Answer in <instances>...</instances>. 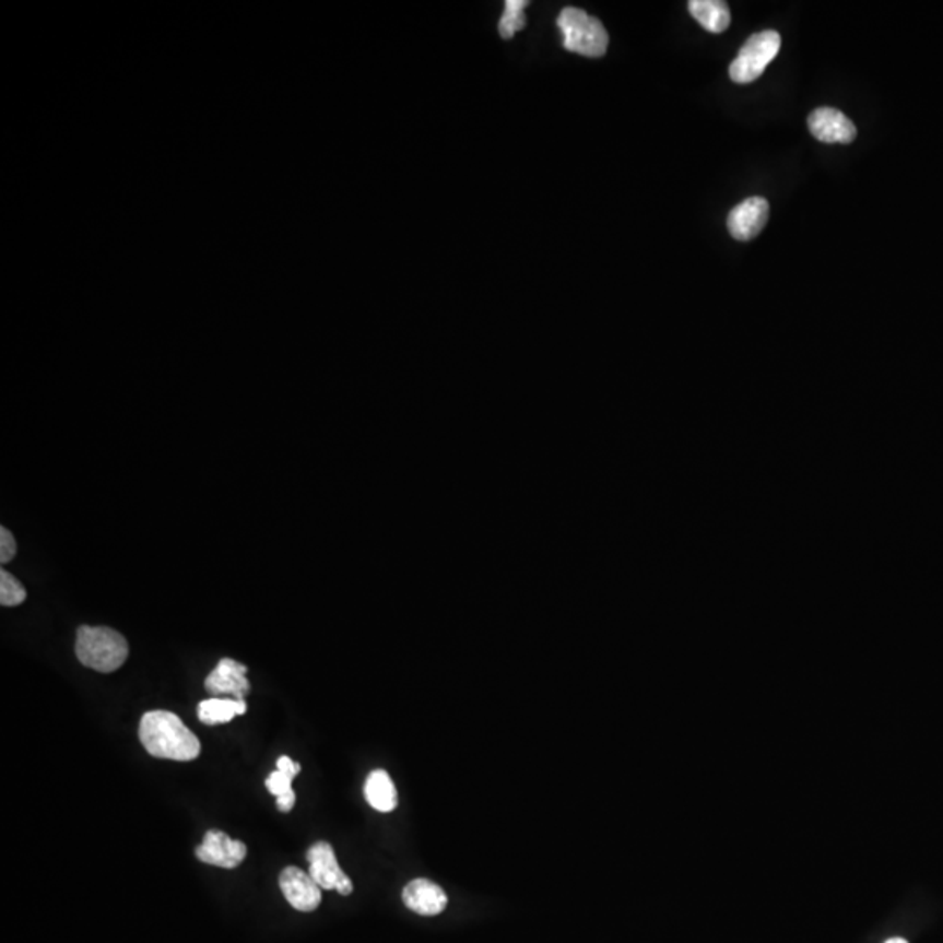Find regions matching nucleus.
<instances>
[{
	"mask_svg": "<svg viewBox=\"0 0 943 943\" xmlns=\"http://www.w3.org/2000/svg\"><path fill=\"white\" fill-rule=\"evenodd\" d=\"M557 26L562 31L566 51L600 58L609 48V32L603 23L598 17L589 16L582 9H563L557 16Z\"/></svg>",
	"mask_w": 943,
	"mask_h": 943,
	"instance_id": "nucleus-3",
	"label": "nucleus"
},
{
	"mask_svg": "<svg viewBox=\"0 0 943 943\" xmlns=\"http://www.w3.org/2000/svg\"><path fill=\"white\" fill-rule=\"evenodd\" d=\"M140 743L149 755L166 761L191 762L201 753L200 740L172 711H148L140 720Z\"/></svg>",
	"mask_w": 943,
	"mask_h": 943,
	"instance_id": "nucleus-1",
	"label": "nucleus"
},
{
	"mask_svg": "<svg viewBox=\"0 0 943 943\" xmlns=\"http://www.w3.org/2000/svg\"><path fill=\"white\" fill-rule=\"evenodd\" d=\"M809 131L823 144H851L857 139V127L840 110L820 107L809 114Z\"/></svg>",
	"mask_w": 943,
	"mask_h": 943,
	"instance_id": "nucleus-6",
	"label": "nucleus"
},
{
	"mask_svg": "<svg viewBox=\"0 0 943 943\" xmlns=\"http://www.w3.org/2000/svg\"><path fill=\"white\" fill-rule=\"evenodd\" d=\"M402 900L409 910L420 916H439L448 907V896L443 887L428 879H414L402 892Z\"/></svg>",
	"mask_w": 943,
	"mask_h": 943,
	"instance_id": "nucleus-11",
	"label": "nucleus"
},
{
	"mask_svg": "<svg viewBox=\"0 0 943 943\" xmlns=\"http://www.w3.org/2000/svg\"><path fill=\"white\" fill-rule=\"evenodd\" d=\"M128 641L110 627L81 626L75 638V656L81 664L98 673H113L127 662Z\"/></svg>",
	"mask_w": 943,
	"mask_h": 943,
	"instance_id": "nucleus-2",
	"label": "nucleus"
},
{
	"mask_svg": "<svg viewBox=\"0 0 943 943\" xmlns=\"http://www.w3.org/2000/svg\"><path fill=\"white\" fill-rule=\"evenodd\" d=\"M306 860L309 861L308 874L322 889H335L340 895H352L353 884L349 875L341 870L331 844L317 842L309 848Z\"/></svg>",
	"mask_w": 943,
	"mask_h": 943,
	"instance_id": "nucleus-5",
	"label": "nucleus"
},
{
	"mask_svg": "<svg viewBox=\"0 0 943 943\" xmlns=\"http://www.w3.org/2000/svg\"><path fill=\"white\" fill-rule=\"evenodd\" d=\"M769 221V203L761 196H753L732 209L727 217V227L732 238L738 241H750L761 235Z\"/></svg>",
	"mask_w": 943,
	"mask_h": 943,
	"instance_id": "nucleus-8",
	"label": "nucleus"
},
{
	"mask_svg": "<svg viewBox=\"0 0 943 943\" xmlns=\"http://www.w3.org/2000/svg\"><path fill=\"white\" fill-rule=\"evenodd\" d=\"M688 11L709 34H723L731 25V9L722 0H691Z\"/></svg>",
	"mask_w": 943,
	"mask_h": 943,
	"instance_id": "nucleus-12",
	"label": "nucleus"
},
{
	"mask_svg": "<svg viewBox=\"0 0 943 943\" xmlns=\"http://www.w3.org/2000/svg\"><path fill=\"white\" fill-rule=\"evenodd\" d=\"M196 857L207 865L236 869L247 858V846L231 839L224 832L210 830L204 835L203 844L196 848Z\"/></svg>",
	"mask_w": 943,
	"mask_h": 943,
	"instance_id": "nucleus-9",
	"label": "nucleus"
},
{
	"mask_svg": "<svg viewBox=\"0 0 943 943\" xmlns=\"http://www.w3.org/2000/svg\"><path fill=\"white\" fill-rule=\"evenodd\" d=\"M26 600L25 587L14 578L13 575L2 569L0 571V604L2 606H17Z\"/></svg>",
	"mask_w": 943,
	"mask_h": 943,
	"instance_id": "nucleus-16",
	"label": "nucleus"
},
{
	"mask_svg": "<svg viewBox=\"0 0 943 943\" xmlns=\"http://www.w3.org/2000/svg\"><path fill=\"white\" fill-rule=\"evenodd\" d=\"M527 5V0H507L505 2V11L502 14L500 25H498V31H500L504 39H512L516 32L522 31L527 26V17H524Z\"/></svg>",
	"mask_w": 943,
	"mask_h": 943,
	"instance_id": "nucleus-15",
	"label": "nucleus"
},
{
	"mask_svg": "<svg viewBox=\"0 0 943 943\" xmlns=\"http://www.w3.org/2000/svg\"><path fill=\"white\" fill-rule=\"evenodd\" d=\"M276 769L288 774L291 778H296L297 774L300 773V764L292 761L288 756H280L279 762H276Z\"/></svg>",
	"mask_w": 943,
	"mask_h": 943,
	"instance_id": "nucleus-19",
	"label": "nucleus"
},
{
	"mask_svg": "<svg viewBox=\"0 0 943 943\" xmlns=\"http://www.w3.org/2000/svg\"><path fill=\"white\" fill-rule=\"evenodd\" d=\"M886 943H909V942H907V940H904V939H892V940H887Z\"/></svg>",
	"mask_w": 943,
	"mask_h": 943,
	"instance_id": "nucleus-21",
	"label": "nucleus"
},
{
	"mask_svg": "<svg viewBox=\"0 0 943 943\" xmlns=\"http://www.w3.org/2000/svg\"><path fill=\"white\" fill-rule=\"evenodd\" d=\"M16 554V540L8 528H0V562L2 565L11 562Z\"/></svg>",
	"mask_w": 943,
	"mask_h": 943,
	"instance_id": "nucleus-18",
	"label": "nucleus"
},
{
	"mask_svg": "<svg viewBox=\"0 0 943 943\" xmlns=\"http://www.w3.org/2000/svg\"><path fill=\"white\" fill-rule=\"evenodd\" d=\"M781 49V35L778 32L765 31L755 34L744 43L740 55L731 63L729 75L734 83L748 84L764 74L765 69Z\"/></svg>",
	"mask_w": 943,
	"mask_h": 943,
	"instance_id": "nucleus-4",
	"label": "nucleus"
},
{
	"mask_svg": "<svg viewBox=\"0 0 943 943\" xmlns=\"http://www.w3.org/2000/svg\"><path fill=\"white\" fill-rule=\"evenodd\" d=\"M294 804H296V793H294V790L276 799V808H279L280 813H291Z\"/></svg>",
	"mask_w": 943,
	"mask_h": 943,
	"instance_id": "nucleus-20",
	"label": "nucleus"
},
{
	"mask_svg": "<svg viewBox=\"0 0 943 943\" xmlns=\"http://www.w3.org/2000/svg\"><path fill=\"white\" fill-rule=\"evenodd\" d=\"M279 883L285 900L299 912H314L322 901V887L297 867L283 869Z\"/></svg>",
	"mask_w": 943,
	"mask_h": 943,
	"instance_id": "nucleus-7",
	"label": "nucleus"
},
{
	"mask_svg": "<svg viewBox=\"0 0 943 943\" xmlns=\"http://www.w3.org/2000/svg\"><path fill=\"white\" fill-rule=\"evenodd\" d=\"M247 671V665L233 659H222L204 680V688L213 697L231 696L236 700H245V696L250 692V683L245 679Z\"/></svg>",
	"mask_w": 943,
	"mask_h": 943,
	"instance_id": "nucleus-10",
	"label": "nucleus"
},
{
	"mask_svg": "<svg viewBox=\"0 0 943 943\" xmlns=\"http://www.w3.org/2000/svg\"><path fill=\"white\" fill-rule=\"evenodd\" d=\"M245 714H247L245 700L212 697V699L201 700L200 706H198V718L204 726L229 723L233 718Z\"/></svg>",
	"mask_w": 943,
	"mask_h": 943,
	"instance_id": "nucleus-14",
	"label": "nucleus"
},
{
	"mask_svg": "<svg viewBox=\"0 0 943 943\" xmlns=\"http://www.w3.org/2000/svg\"><path fill=\"white\" fill-rule=\"evenodd\" d=\"M292 781H294V778H291L288 774L276 769L268 776V779H266V788H268L271 795L279 799V797L285 795V793H288V791L292 790Z\"/></svg>",
	"mask_w": 943,
	"mask_h": 943,
	"instance_id": "nucleus-17",
	"label": "nucleus"
},
{
	"mask_svg": "<svg viewBox=\"0 0 943 943\" xmlns=\"http://www.w3.org/2000/svg\"><path fill=\"white\" fill-rule=\"evenodd\" d=\"M364 793H366L367 804L376 809L378 813H391L399 804L396 785L391 781L387 770H373L367 776Z\"/></svg>",
	"mask_w": 943,
	"mask_h": 943,
	"instance_id": "nucleus-13",
	"label": "nucleus"
}]
</instances>
